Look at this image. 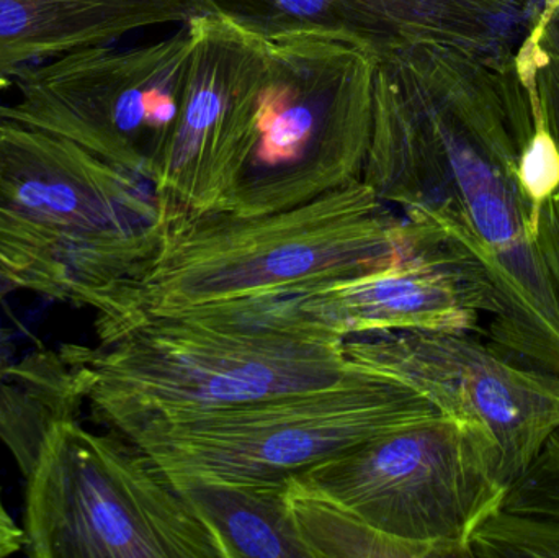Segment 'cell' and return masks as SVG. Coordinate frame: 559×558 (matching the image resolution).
<instances>
[{
	"label": "cell",
	"mask_w": 559,
	"mask_h": 558,
	"mask_svg": "<svg viewBox=\"0 0 559 558\" xmlns=\"http://www.w3.org/2000/svg\"><path fill=\"white\" fill-rule=\"evenodd\" d=\"M164 218L159 248L140 277L97 314L98 341L147 318L370 274L416 254L430 235L364 180L283 212Z\"/></svg>",
	"instance_id": "6da1fadb"
},
{
	"label": "cell",
	"mask_w": 559,
	"mask_h": 558,
	"mask_svg": "<svg viewBox=\"0 0 559 558\" xmlns=\"http://www.w3.org/2000/svg\"><path fill=\"white\" fill-rule=\"evenodd\" d=\"M147 180L68 138L0 118V282L110 310L164 233Z\"/></svg>",
	"instance_id": "7a4b0ae2"
},
{
	"label": "cell",
	"mask_w": 559,
	"mask_h": 558,
	"mask_svg": "<svg viewBox=\"0 0 559 558\" xmlns=\"http://www.w3.org/2000/svg\"><path fill=\"white\" fill-rule=\"evenodd\" d=\"M344 344L187 311L147 318L98 346L61 353L79 406L107 431L120 432L328 389L367 372L350 363Z\"/></svg>",
	"instance_id": "3957f363"
},
{
	"label": "cell",
	"mask_w": 559,
	"mask_h": 558,
	"mask_svg": "<svg viewBox=\"0 0 559 558\" xmlns=\"http://www.w3.org/2000/svg\"><path fill=\"white\" fill-rule=\"evenodd\" d=\"M23 550L35 558H225L222 544L147 455L115 432L49 416L16 458Z\"/></svg>",
	"instance_id": "277c9868"
},
{
	"label": "cell",
	"mask_w": 559,
	"mask_h": 558,
	"mask_svg": "<svg viewBox=\"0 0 559 558\" xmlns=\"http://www.w3.org/2000/svg\"><path fill=\"white\" fill-rule=\"evenodd\" d=\"M265 43L261 114L245 163L215 212H283L364 176L378 58L321 36Z\"/></svg>",
	"instance_id": "5b68a950"
},
{
	"label": "cell",
	"mask_w": 559,
	"mask_h": 558,
	"mask_svg": "<svg viewBox=\"0 0 559 558\" xmlns=\"http://www.w3.org/2000/svg\"><path fill=\"white\" fill-rule=\"evenodd\" d=\"M440 413L396 380L361 372L328 389L115 432L169 480L288 482L381 432Z\"/></svg>",
	"instance_id": "8992f818"
},
{
	"label": "cell",
	"mask_w": 559,
	"mask_h": 558,
	"mask_svg": "<svg viewBox=\"0 0 559 558\" xmlns=\"http://www.w3.org/2000/svg\"><path fill=\"white\" fill-rule=\"evenodd\" d=\"M289 484L432 558L472 557L473 536L508 491L491 436L443 413L365 439Z\"/></svg>",
	"instance_id": "52a82bcc"
},
{
	"label": "cell",
	"mask_w": 559,
	"mask_h": 558,
	"mask_svg": "<svg viewBox=\"0 0 559 558\" xmlns=\"http://www.w3.org/2000/svg\"><path fill=\"white\" fill-rule=\"evenodd\" d=\"M192 23L151 45L88 46L13 78L0 118L68 138L153 183L182 100Z\"/></svg>",
	"instance_id": "ba28073f"
},
{
	"label": "cell",
	"mask_w": 559,
	"mask_h": 558,
	"mask_svg": "<svg viewBox=\"0 0 559 558\" xmlns=\"http://www.w3.org/2000/svg\"><path fill=\"white\" fill-rule=\"evenodd\" d=\"M350 363L426 396L440 413L485 429L502 480H518L559 431V377L515 363L469 333L390 331L345 340Z\"/></svg>",
	"instance_id": "9c48e42d"
},
{
	"label": "cell",
	"mask_w": 559,
	"mask_h": 558,
	"mask_svg": "<svg viewBox=\"0 0 559 558\" xmlns=\"http://www.w3.org/2000/svg\"><path fill=\"white\" fill-rule=\"evenodd\" d=\"M182 100L153 186L164 216L215 212L258 124L267 43L218 16L195 15Z\"/></svg>",
	"instance_id": "30bf717a"
},
{
	"label": "cell",
	"mask_w": 559,
	"mask_h": 558,
	"mask_svg": "<svg viewBox=\"0 0 559 558\" xmlns=\"http://www.w3.org/2000/svg\"><path fill=\"white\" fill-rule=\"evenodd\" d=\"M219 310L262 327L348 340L390 331L473 333L492 305L472 269L430 228L416 254L390 268L275 290Z\"/></svg>",
	"instance_id": "8fae6325"
},
{
	"label": "cell",
	"mask_w": 559,
	"mask_h": 558,
	"mask_svg": "<svg viewBox=\"0 0 559 558\" xmlns=\"http://www.w3.org/2000/svg\"><path fill=\"white\" fill-rule=\"evenodd\" d=\"M259 38L308 35L381 59L414 45H443L512 64L544 0H186Z\"/></svg>",
	"instance_id": "7c38bea8"
},
{
	"label": "cell",
	"mask_w": 559,
	"mask_h": 558,
	"mask_svg": "<svg viewBox=\"0 0 559 558\" xmlns=\"http://www.w3.org/2000/svg\"><path fill=\"white\" fill-rule=\"evenodd\" d=\"M195 15L186 0H0V88L75 49Z\"/></svg>",
	"instance_id": "4fadbf2b"
},
{
	"label": "cell",
	"mask_w": 559,
	"mask_h": 558,
	"mask_svg": "<svg viewBox=\"0 0 559 558\" xmlns=\"http://www.w3.org/2000/svg\"><path fill=\"white\" fill-rule=\"evenodd\" d=\"M222 544L225 558H309L288 482L170 480Z\"/></svg>",
	"instance_id": "5bb4252c"
},
{
	"label": "cell",
	"mask_w": 559,
	"mask_h": 558,
	"mask_svg": "<svg viewBox=\"0 0 559 558\" xmlns=\"http://www.w3.org/2000/svg\"><path fill=\"white\" fill-rule=\"evenodd\" d=\"M288 501L309 558H432L426 547L388 536L289 480Z\"/></svg>",
	"instance_id": "9a60e30c"
},
{
	"label": "cell",
	"mask_w": 559,
	"mask_h": 558,
	"mask_svg": "<svg viewBox=\"0 0 559 558\" xmlns=\"http://www.w3.org/2000/svg\"><path fill=\"white\" fill-rule=\"evenodd\" d=\"M472 557L559 558V523L499 508L476 531Z\"/></svg>",
	"instance_id": "2e32d148"
},
{
	"label": "cell",
	"mask_w": 559,
	"mask_h": 558,
	"mask_svg": "<svg viewBox=\"0 0 559 558\" xmlns=\"http://www.w3.org/2000/svg\"><path fill=\"white\" fill-rule=\"evenodd\" d=\"M501 508L559 523V431L548 439L527 471L509 485Z\"/></svg>",
	"instance_id": "e0dca14e"
},
{
	"label": "cell",
	"mask_w": 559,
	"mask_h": 558,
	"mask_svg": "<svg viewBox=\"0 0 559 558\" xmlns=\"http://www.w3.org/2000/svg\"><path fill=\"white\" fill-rule=\"evenodd\" d=\"M535 242L559 300V206L554 199L542 209L538 216Z\"/></svg>",
	"instance_id": "ac0fdd59"
},
{
	"label": "cell",
	"mask_w": 559,
	"mask_h": 558,
	"mask_svg": "<svg viewBox=\"0 0 559 558\" xmlns=\"http://www.w3.org/2000/svg\"><path fill=\"white\" fill-rule=\"evenodd\" d=\"M23 543L25 541H23L22 526L13 520L0 494V558L22 553Z\"/></svg>",
	"instance_id": "d6986e66"
},
{
	"label": "cell",
	"mask_w": 559,
	"mask_h": 558,
	"mask_svg": "<svg viewBox=\"0 0 559 558\" xmlns=\"http://www.w3.org/2000/svg\"><path fill=\"white\" fill-rule=\"evenodd\" d=\"M538 33L545 49L559 59V3L545 7L538 20Z\"/></svg>",
	"instance_id": "ffe728a7"
},
{
	"label": "cell",
	"mask_w": 559,
	"mask_h": 558,
	"mask_svg": "<svg viewBox=\"0 0 559 558\" xmlns=\"http://www.w3.org/2000/svg\"><path fill=\"white\" fill-rule=\"evenodd\" d=\"M10 369H12V364L7 363L5 353L0 349V389H2L3 382H5Z\"/></svg>",
	"instance_id": "44dd1931"
},
{
	"label": "cell",
	"mask_w": 559,
	"mask_h": 558,
	"mask_svg": "<svg viewBox=\"0 0 559 558\" xmlns=\"http://www.w3.org/2000/svg\"><path fill=\"white\" fill-rule=\"evenodd\" d=\"M545 7H551L557 5L559 3V0H544Z\"/></svg>",
	"instance_id": "7402d4cb"
}]
</instances>
